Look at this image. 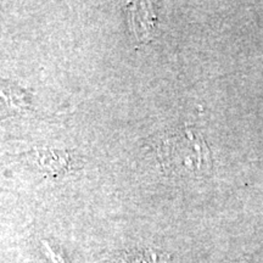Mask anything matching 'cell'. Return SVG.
<instances>
[{
	"instance_id": "1",
	"label": "cell",
	"mask_w": 263,
	"mask_h": 263,
	"mask_svg": "<svg viewBox=\"0 0 263 263\" xmlns=\"http://www.w3.org/2000/svg\"><path fill=\"white\" fill-rule=\"evenodd\" d=\"M160 156L164 170L178 176H202L212 167L211 153L201 133L188 127L166 137Z\"/></svg>"
},
{
	"instance_id": "2",
	"label": "cell",
	"mask_w": 263,
	"mask_h": 263,
	"mask_svg": "<svg viewBox=\"0 0 263 263\" xmlns=\"http://www.w3.org/2000/svg\"><path fill=\"white\" fill-rule=\"evenodd\" d=\"M34 159L43 170L54 176L65 173L71 166L70 156L62 150H34Z\"/></svg>"
},
{
	"instance_id": "3",
	"label": "cell",
	"mask_w": 263,
	"mask_h": 263,
	"mask_svg": "<svg viewBox=\"0 0 263 263\" xmlns=\"http://www.w3.org/2000/svg\"><path fill=\"white\" fill-rule=\"evenodd\" d=\"M124 263H170V256L160 250L144 249L128 255Z\"/></svg>"
},
{
	"instance_id": "4",
	"label": "cell",
	"mask_w": 263,
	"mask_h": 263,
	"mask_svg": "<svg viewBox=\"0 0 263 263\" xmlns=\"http://www.w3.org/2000/svg\"><path fill=\"white\" fill-rule=\"evenodd\" d=\"M44 246H45V248H47V254L49 256V258H50L51 263H66L64 257H62V256L59 254L58 251H55L54 249L50 248L48 242H45Z\"/></svg>"
}]
</instances>
